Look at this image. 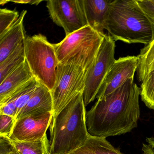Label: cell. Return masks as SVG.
Returning a JSON list of instances; mask_svg holds the SVG:
<instances>
[{"label": "cell", "instance_id": "obj_27", "mask_svg": "<svg viewBox=\"0 0 154 154\" xmlns=\"http://www.w3.org/2000/svg\"><path fill=\"white\" fill-rule=\"evenodd\" d=\"M8 2H9V1H1L0 4L1 5H4V4H6Z\"/></svg>", "mask_w": 154, "mask_h": 154}, {"label": "cell", "instance_id": "obj_18", "mask_svg": "<svg viewBox=\"0 0 154 154\" xmlns=\"http://www.w3.org/2000/svg\"><path fill=\"white\" fill-rule=\"evenodd\" d=\"M10 140L15 148L20 154H48L49 152V140L47 134L41 140L28 141Z\"/></svg>", "mask_w": 154, "mask_h": 154}, {"label": "cell", "instance_id": "obj_5", "mask_svg": "<svg viewBox=\"0 0 154 154\" xmlns=\"http://www.w3.org/2000/svg\"><path fill=\"white\" fill-rule=\"evenodd\" d=\"M104 36L89 26L66 36L60 43L55 44L58 62L75 59L88 71L95 61Z\"/></svg>", "mask_w": 154, "mask_h": 154}, {"label": "cell", "instance_id": "obj_24", "mask_svg": "<svg viewBox=\"0 0 154 154\" xmlns=\"http://www.w3.org/2000/svg\"><path fill=\"white\" fill-rule=\"evenodd\" d=\"M12 2L16 4H31V5H37L42 2L43 1H31V0H26V1H9V2Z\"/></svg>", "mask_w": 154, "mask_h": 154}, {"label": "cell", "instance_id": "obj_16", "mask_svg": "<svg viewBox=\"0 0 154 154\" xmlns=\"http://www.w3.org/2000/svg\"><path fill=\"white\" fill-rule=\"evenodd\" d=\"M137 57L139 64L137 76L138 81L141 82L147 75L154 70V38L148 45L140 49Z\"/></svg>", "mask_w": 154, "mask_h": 154}, {"label": "cell", "instance_id": "obj_12", "mask_svg": "<svg viewBox=\"0 0 154 154\" xmlns=\"http://www.w3.org/2000/svg\"><path fill=\"white\" fill-rule=\"evenodd\" d=\"M26 10L21 11L18 20L12 26L0 37V63H2L19 46L25 43L26 36L24 20Z\"/></svg>", "mask_w": 154, "mask_h": 154}, {"label": "cell", "instance_id": "obj_11", "mask_svg": "<svg viewBox=\"0 0 154 154\" xmlns=\"http://www.w3.org/2000/svg\"><path fill=\"white\" fill-rule=\"evenodd\" d=\"M112 0H81L87 24L103 36L107 29Z\"/></svg>", "mask_w": 154, "mask_h": 154}, {"label": "cell", "instance_id": "obj_28", "mask_svg": "<svg viewBox=\"0 0 154 154\" xmlns=\"http://www.w3.org/2000/svg\"><path fill=\"white\" fill-rule=\"evenodd\" d=\"M48 154H49V153H48Z\"/></svg>", "mask_w": 154, "mask_h": 154}, {"label": "cell", "instance_id": "obj_29", "mask_svg": "<svg viewBox=\"0 0 154 154\" xmlns=\"http://www.w3.org/2000/svg\"></svg>", "mask_w": 154, "mask_h": 154}, {"label": "cell", "instance_id": "obj_3", "mask_svg": "<svg viewBox=\"0 0 154 154\" xmlns=\"http://www.w3.org/2000/svg\"><path fill=\"white\" fill-rule=\"evenodd\" d=\"M108 35L114 41L148 45L154 38V25L137 0H114L110 4Z\"/></svg>", "mask_w": 154, "mask_h": 154}, {"label": "cell", "instance_id": "obj_2", "mask_svg": "<svg viewBox=\"0 0 154 154\" xmlns=\"http://www.w3.org/2000/svg\"><path fill=\"white\" fill-rule=\"evenodd\" d=\"M83 93L75 97L50 124L49 154H69L82 147L90 136Z\"/></svg>", "mask_w": 154, "mask_h": 154}, {"label": "cell", "instance_id": "obj_23", "mask_svg": "<svg viewBox=\"0 0 154 154\" xmlns=\"http://www.w3.org/2000/svg\"><path fill=\"white\" fill-rule=\"evenodd\" d=\"M17 113V107L14 101H9L0 105V114L11 116L16 119Z\"/></svg>", "mask_w": 154, "mask_h": 154}, {"label": "cell", "instance_id": "obj_15", "mask_svg": "<svg viewBox=\"0 0 154 154\" xmlns=\"http://www.w3.org/2000/svg\"><path fill=\"white\" fill-rule=\"evenodd\" d=\"M69 154H122L106 138L90 135L84 144Z\"/></svg>", "mask_w": 154, "mask_h": 154}, {"label": "cell", "instance_id": "obj_17", "mask_svg": "<svg viewBox=\"0 0 154 154\" xmlns=\"http://www.w3.org/2000/svg\"><path fill=\"white\" fill-rule=\"evenodd\" d=\"M25 43L19 46L2 63H0V83L26 61Z\"/></svg>", "mask_w": 154, "mask_h": 154}, {"label": "cell", "instance_id": "obj_20", "mask_svg": "<svg viewBox=\"0 0 154 154\" xmlns=\"http://www.w3.org/2000/svg\"><path fill=\"white\" fill-rule=\"evenodd\" d=\"M20 14L16 10L7 8L0 9V37L12 26L19 18Z\"/></svg>", "mask_w": 154, "mask_h": 154}, {"label": "cell", "instance_id": "obj_19", "mask_svg": "<svg viewBox=\"0 0 154 154\" xmlns=\"http://www.w3.org/2000/svg\"><path fill=\"white\" fill-rule=\"evenodd\" d=\"M141 83V100L148 108L154 110V70L147 75Z\"/></svg>", "mask_w": 154, "mask_h": 154}, {"label": "cell", "instance_id": "obj_25", "mask_svg": "<svg viewBox=\"0 0 154 154\" xmlns=\"http://www.w3.org/2000/svg\"><path fill=\"white\" fill-rule=\"evenodd\" d=\"M142 150L143 154H154V149L148 144H143Z\"/></svg>", "mask_w": 154, "mask_h": 154}, {"label": "cell", "instance_id": "obj_6", "mask_svg": "<svg viewBox=\"0 0 154 154\" xmlns=\"http://www.w3.org/2000/svg\"><path fill=\"white\" fill-rule=\"evenodd\" d=\"M87 72L74 59L59 63L55 84L51 91L54 116L59 113L79 94L83 93Z\"/></svg>", "mask_w": 154, "mask_h": 154}, {"label": "cell", "instance_id": "obj_8", "mask_svg": "<svg viewBox=\"0 0 154 154\" xmlns=\"http://www.w3.org/2000/svg\"><path fill=\"white\" fill-rule=\"evenodd\" d=\"M46 7L50 18L66 36L88 26L81 0H48Z\"/></svg>", "mask_w": 154, "mask_h": 154}, {"label": "cell", "instance_id": "obj_1", "mask_svg": "<svg viewBox=\"0 0 154 154\" xmlns=\"http://www.w3.org/2000/svg\"><path fill=\"white\" fill-rule=\"evenodd\" d=\"M140 88L134 78L110 94L97 100L86 112L89 134L107 138L130 132L137 128L140 116Z\"/></svg>", "mask_w": 154, "mask_h": 154}, {"label": "cell", "instance_id": "obj_26", "mask_svg": "<svg viewBox=\"0 0 154 154\" xmlns=\"http://www.w3.org/2000/svg\"><path fill=\"white\" fill-rule=\"evenodd\" d=\"M148 145L151 146L154 149V137H152L150 138H147L146 139Z\"/></svg>", "mask_w": 154, "mask_h": 154}, {"label": "cell", "instance_id": "obj_13", "mask_svg": "<svg viewBox=\"0 0 154 154\" xmlns=\"http://www.w3.org/2000/svg\"><path fill=\"white\" fill-rule=\"evenodd\" d=\"M53 112V100L51 91L40 84L26 106L16 117V120L33 114Z\"/></svg>", "mask_w": 154, "mask_h": 154}, {"label": "cell", "instance_id": "obj_14", "mask_svg": "<svg viewBox=\"0 0 154 154\" xmlns=\"http://www.w3.org/2000/svg\"><path fill=\"white\" fill-rule=\"evenodd\" d=\"M33 78L34 76L26 60L0 83V103Z\"/></svg>", "mask_w": 154, "mask_h": 154}, {"label": "cell", "instance_id": "obj_21", "mask_svg": "<svg viewBox=\"0 0 154 154\" xmlns=\"http://www.w3.org/2000/svg\"><path fill=\"white\" fill-rule=\"evenodd\" d=\"M0 115V137L9 138L15 126L16 119L7 115Z\"/></svg>", "mask_w": 154, "mask_h": 154}, {"label": "cell", "instance_id": "obj_10", "mask_svg": "<svg viewBox=\"0 0 154 154\" xmlns=\"http://www.w3.org/2000/svg\"><path fill=\"white\" fill-rule=\"evenodd\" d=\"M137 56H128L115 60L99 90L98 100L113 92L129 79L134 78L138 66Z\"/></svg>", "mask_w": 154, "mask_h": 154}, {"label": "cell", "instance_id": "obj_4", "mask_svg": "<svg viewBox=\"0 0 154 154\" xmlns=\"http://www.w3.org/2000/svg\"><path fill=\"white\" fill-rule=\"evenodd\" d=\"M25 50L26 60L33 76L51 91L55 84L59 63L55 44L38 34L27 37Z\"/></svg>", "mask_w": 154, "mask_h": 154}, {"label": "cell", "instance_id": "obj_9", "mask_svg": "<svg viewBox=\"0 0 154 154\" xmlns=\"http://www.w3.org/2000/svg\"><path fill=\"white\" fill-rule=\"evenodd\" d=\"M53 112L33 114L16 120L9 139L12 141H28L41 140L50 127Z\"/></svg>", "mask_w": 154, "mask_h": 154}, {"label": "cell", "instance_id": "obj_22", "mask_svg": "<svg viewBox=\"0 0 154 154\" xmlns=\"http://www.w3.org/2000/svg\"><path fill=\"white\" fill-rule=\"evenodd\" d=\"M137 1L154 25V0H137Z\"/></svg>", "mask_w": 154, "mask_h": 154}, {"label": "cell", "instance_id": "obj_7", "mask_svg": "<svg viewBox=\"0 0 154 154\" xmlns=\"http://www.w3.org/2000/svg\"><path fill=\"white\" fill-rule=\"evenodd\" d=\"M115 42L110 36L105 34L95 61L87 72L83 93L85 107L96 98L102 84L116 60Z\"/></svg>", "mask_w": 154, "mask_h": 154}]
</instances>
